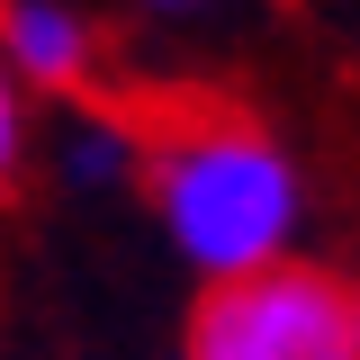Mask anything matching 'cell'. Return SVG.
Segmentation results:
<instances>
[{
  "mask_svg": "<svg viewBox=\"0 0 360 360\" xmlns=\"http://www.w3.org/2000/svg\"><path fill=\"white\" fill-rule=\"evenodd\" d=\"M0 63H9V82H37V90L72 99L99 72V37L63 0H0Z\"/></svg>",
  "mask_w": 360,
  "mask_h": 360,
  "instance_id": "3",
  "label": "cell"
},
{
  "mask_svg": "<svg viewBox=\"0 0 360 360\" xmlns=\"http://www.w3.org/2000/svg\"><path fill=\"white\" fill-rule=\"evenodd\" d=\"M153 9H198V0H153Z\"/></svg>",
  "mask_w": 360,
  "mask_h": 360,
  "instance_id": "5",
  "label": "cell"
},
{
  "mask_svg": "<svg viewBox=\"0 0 360 360\" xmlns=\"http://www.w3.org/2000/svg\"><path fill=\"white\" fill-rule=\"evenodd\" d=\"M180 360H360V279L307 252L198 279Z\"/></svg>",
  "mask_w": 360,
  "mask_h": 360,
  "instance_id": "2",
  "label": "cell"
},
{
  "mask_svg": "<svg viewBox=\"0 0 360 360\" xmlns=\"http://www.w3.org/2000/svg\"><path fill=\"white\" fill-rule=\"evenodd\" d=\"M108 127L127 144V172L144 180L162 234L198 279H234L288 252L297 234V172L270 144V127L225 90H127L108 99Z\"/></svg>",
  "mask_w": 360,
  "mask_h": 360,
  "instance_id": "1",
  "label": "cell"
},
{
  "mask_svg": "<svg viewBox=\"0 0 360 360\" xmlns=\"http://www.w3.org/2000/svg\"><path fill=\"white\" fill-rule=\"evenodd\" d=\"M18 172V82H9V63H0V189Z\"/></svg>",
  "mask_w": 360,
  "mask_h": 360,
  "instance_id": "4",
  "label": "cell"
}]
</instances>
